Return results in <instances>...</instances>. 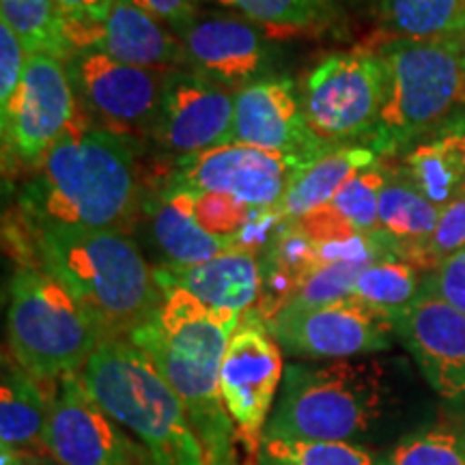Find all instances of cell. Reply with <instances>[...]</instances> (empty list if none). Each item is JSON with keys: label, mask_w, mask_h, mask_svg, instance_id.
I'll use <instances>...</instances> for the list:
<instances>
[{"label": "cell", "mask_w": 465, "mask_h": 465, "mask_svg": "<svg viewBox=\"0 0 465 465\" xmlns=\"http://www.w3.org/2000/svg\"><path fill=\"white\" fill-rule=\"evenodd\" d=\"M386 100L366 141L377 155L411 149L465 106V37L383 39Z\"/></svg>", "instance_id": "8992f818"}, {"label": "cell", "mask_w": 465, "mask_h": 465, "mask_svg": "<svg viewBox=\"0 0 465 465\" xmlns=\"http://www.w3.org/2000/svg\"><path fill=\"white\" fill-rule=\"evenodd\" d=\"M311 160L229 143L174 160L164 188L218 192L250 207L281 205L284 194Z\"/></svg>", "instance_id": "7c38bea8"}, {"label": "cell", "mask_w": 465, "mask_h": 465, "mask_svg": "<svg viewBox=\"0 0 465 465\" xmlns=\"http://www.w3.org/2000/svg\"><path fill=\"white\" fill-rule=\"evenodd\" d=\"M422 287L424 284L418 281V267L401 259H386L366 265L360 272L353 295L394 323V319L420 298Z\"/></svg>", "instance_id": "83f0119b"}, {"label": "cell", "mask_w": 465, "mask_h": 465, "mask_svg": "<svg viewBox=\"0 0 465 465\" xmlns=\"http://www.w3.org/2000/svg\"><path fill=\"white\" fill-rule=\"evenodd\" d=\"M86 392L155 465H207L183 401L130 339H106L80 371Z\"/></svg>", "instance_id": "277c9868"}, {"label": "cell", "mask_w": 465, "mask_h": 465, "mask_svg": "<svg viewBox=\"0 0 465 465\" xmlns=\"http://www.w3.org/2000/svg\"><path fill=\"white\" fill-rule=\"evenodd\" d=\"M375 465H465V435L446 429L410 433Z\"/></svg>", "instance_id": "4dcf8cb0"}, {"label": "cell", "mask_w": 465, "mask_h": 465, "mask_svg": "<svg viewBox=\"0 0 465 465\" xmlns=\"http://www.w3.org/2000/svg\"><path fill=\"white\" fill-rule=\"evenodd\" d=\"M375 164H380V155L366 144L332 149L322 158L308 162L293 179L281 203L284 220L295 223L315 209L332 203L342 185Z\"/></svg>", "instance_id": "d4e9b609"}, {"label": "cell", "mask_w": 465, "mask_h": 465, "mask_svg": "<svg viewBox=\"0 0 465 465\" xmlns=\"http://www.w3.org/2000/svg\"><path fill=\"white\" fill-rule=\"evenodd\" d=\"M173 33L182 42L185 69L235 93L267 78L274 61L272 33L246 15L194 14Z\"/></svg>", "instance_id": "9a60e30c"}, {"label": "cell", "mask_w": 465, "mask_h": 465, "mask_svg": "<svg viewBox=\"0 0 465 465\" xmlns=\"http://www.w3.org/2000/svg\"><path fill=\"white\" fill-rule=\"evenodd\" d=\"M44 450L58 465H155L149 452L93 401L80 375L56 383Z\"/></svg>", "instance_id": "5bb4252c"}, {"label": "cell", "mask_w": 465, "mask_h": 465, "mask_svg": "<svg viewBox=\"0 0 465 465\" xmlns=\"http://www.w3.org/2000/svg\"><path fill=\"white\" fill-rule=\"evenodd\" d=\"M56 5L65 17L69 44L78 52L84 39L108 20L114 0H56Z\"/></svg>", "instance_id": "d590c367"}, {"label": "cell", "mask_w": 465, "mask_h": 465, "mask_svg": "<svg viewBox=\"0 0 465 465\" xmlns=\"http://www.w3.org/2000/svg\"><path fill=\"white\" fill-rule=\"evenodd\" d=\"M213 3L223 5V7H237V3H240V0H213Z\"/></svg>", "instance_id": "60d3db41"}, {"label": "cell", "mask_w": 465, "mask_h": 465, "mask_svg": "<svg viewBox=\"0 0 465 465\" xmlns=\"http://www.w3.org/2000/svg\"><path fill=\"white\" fill-rule=\"evenodd\" d=\"M240 322V312L218 311L173 289L153 319L130 336L183 401L207 465H235L237 429L220 394V371Z\"/></svg>", "instance_id": "3957f363"}, {"label": "cell", "mask_w": 465, "mask_h": 465, "mask_svg": "<svg viewBox=\"0 0 465 465\" xmlns=\"http://www.w3.org/2000/svg\"><path fill=\"white\" fill-rule=\"evenodd\" d=\"M440 212L441 209L433 205L407 177L405 168L388 171L380 194L377 231L392 243L401 261L416 263L418 252L431 240L438 226Z\"/></svg>", "instance_id": "603a6c76"}, {"label": "cell", "mask_w": 465, "mask_h": 465, "mask_svg": "<svg viewBox=\"0 0 465 465\" xmlns=\"http://www.w3.org/2000/svg\"><path fill=\"white\" fill-rule=\"evenodd\" d=\"M424 289L465 315V248L441 261L424 281Z\"/></svg>", "instance_id": "8d00e7d4"}, {"label": "cell", "mask_w": 465, "mask_h": 465, "mask_svg": "<svg viewBox=\"0 0 465 465\" xmlns=\"http://www.w3.org/2000/svg\"><path fill=\"white\" fill-rule=\"evenodd\" d=\"M78 116L65 63L48 54H28L22 83L0 108L5 155L33 168Z\"/></svg>", "instance_id": "4fadbf2b"}, {"label": "cell", "mask_w": 465, "mask_h": 465, "mask_svg": "<svg viewBox=\"0 0 465 465\" xmlns=\"http://www.w3.org/2000/svg\"><path fill=\"white\" fill-rule=\"evenodd\" d=\"M257 209L218 192H194V213L199 224L212 235L231 240L232 246Z\"/></svg>", "instance_id": "d6a6232c"}, {"label": "cell", "mask_w": 465, "mask_h": 465, "mask_svg": "<svg viewBox=\"0 0 465 465\" xmlns=\"http://www.w3.org/2000/svg\"><path fill=\"white\" fill-rule=\"evenodd\" d=\"M0 465H48V461L35 455L33 450L3 449V452H0Z\"/></svg>", "instance_id": "ab89813d"}, {"label": "cell", "mask_w": 465, "mask_h": 465, "mask_svg": "<svg viewBox=\"0 0 465 465\" xmlns=\"http://www.w3.org/2000/svg\"><path fill=\"white\" fill-rule=\"evenodd\" d=\"M267 330L291 358L311 362L351 360L386 351L394 323L356 295L325 306H287L270 319Z\"/></svg>", "instance_id": "8fae6325"}, {"label": "cell", "mask_w": 465, "mask_h": 465, "mask_svg": "<svg viewBox=\"0 0 465 465\" xmlns=\"http://www.w3.org/2000/svg\"><path fill=\"white\" fill-rule=\"evenodd\" d=\"M235 95L192 69L166 74L153 141L168 153L192 155L232 143Z\"/></svg>", "instance_id": "2e32d148"}, {"label": "cell", "mask_w": 465, "mask_h": 465, "mask_svg": "<svg viewBox=\"0 0 465 465\" xmlns=\"http://www.w3.org/2000/svg\"><path fill=\"white\" fill-rule=\"evenodd\" d=\"M0 7L3 22L17 35L26 54H48L63 63L74 54L56 0H0Z\"/></svg>", "instance_id": "4316f807"}, {"label": "cell", "mask_w": 465, "mask_h": 465, "mask_svg": "<svg viewBox=\"0 0 465 465\" xmlns=\"http://www.w3.org/2000/svg\"><path fill=\"white\" fill-rule=\"evenodd\" d=\"M80 50H97L114 61L158 72H173L185 65L182 42L168 33L160 20L132 3L114 0L108 20L84 39Z\"/></svg>", "instance_id": "ffe728a7"}, {"label": "cell", "mask_w": 465, "mask_h": 465, "mask_svg": "<svg viewBox=\"0 0 465 465\" xmlns=\"http://www.w3.org/2000/svg\"><path fill=\"white\" fill-rule=\"evenodd\" d=\"M26 50L17 35L0 22V108H5L14 97L26 69Z\"/></svg>", "instance_id": "74e56055"}, {"label": "cell", "mask_w": 465, "mask_h": 465, "mask_svg": "<svg viewBox=\"0 0 465 465\" xmlns=\"http://www.w3.org/2000/svg\"><path fill=\"white\" fill-rule=\"evenodd\" d=\"M328 0H240L237 9L272 35L302 33L317 26Z\"/></svg>", "instance_id": "1f68e13d"}, {"label": "cell", "mask_w": 465, "mask_h": 465, "mask_svg": "<svg viewBox=\"0 0 465 465\" xmlns=\"http://www.w3.org/2000/svg\"><path fill=\"white\" fill-rule=\"evenodd\" d=\"M282 377V349L270 334L263 317L250 308L242 315L226 347L220 371V394L237 429V440L254 455H259Z\"/></svg>", "instance_id": "30bf717a"}, {"label": "cell", "mask_w": 465, "mask_h": 465, "mask_svg": "<svg viewBox=\"0 0 465 465\" xmlns=\"http://www.w3.org/2000/svg\"><path fill=\"white\" fill-rule=\"evenodd\" d=\"M388 401V371L377 360L291 362L263 435L360 444L386 418Z\"/></svg>", "instance_id": "5b68a950"}, {"label": "cell", "mask_w": 465, "mask_h": 465, "mask_svg": "<svg viewBox=\"0 0 465 465\" xmlns=\"http://www.w3.org/2000/svg\"><path fill=\"white\" fill-rule=\"evenodd\" d=\"M388 39L465 37V0H380Z\"/></svg>", "instance_id": "484cf974"}, {"label": "cell", "mask_w": 465, "mask_h": 465, "mask_svg": "<svg viewBox=\"0 0 465 465\" xmlns=\"http://www.w3.org/2000/svg\"><path fill=\"white\" fill-rule=\"evenodd\" d=\"M388 168L375 164L342 185L328 209L353 232H371L380 224V194Z\"/></svg>", "instance_id": "f546056e"}, {"label": "cell", "mask_w": 465, "mask_h": 465, "mask_svg": "<svg viewBox=\"0 0 465 465\" xmlns=\"http://www.w3.org/2000/svg\"><path fill=\"white\" fill-rule=\"evenodd\" d=\"M394 334L416 360L435 394L465 397V315L422 287L420 298L394 319Z\"/></svg>", "instance_id": "ac0fdd59"}, {"label": "cell", "mask_w": 465, "mask_h": 465, "mask_svg": "<svg viewBox=\"0 0 465 465\" xmlns=\"http://www.w3.org/2000/svg\"><path fill=\"white\" fill-rule=\"evenodd\" d=\"M44 383L14 358L3 360V386H0L3 449H44V431L54 399V392L50 394L45 391Z\"/></svg>", "instance_id": "cb8c5ba5"}, {"label": "cell", "mask_w": 465, "mask_h": 465, "mask_svg": "<svg viewBox=\"0 0 465 465\" xmlns=\"http://www.w3.org/2000/svg\"><path fill=\"white\" fill-rule=\"evenodd\" d=\"M78 114L93 127L127 143L153 138L168 72L114 61L97 50H78L65 61Z\"/></svg>", "instance_id": "9c48e42d"}, {"label": "cell", "mask_w": 465, "mask_h": 465, "mask_svg": "<svg viewBox=\"0 0 465 465\" xmlns=\"http://www.w3.org/2000/svg\"><path fill=\"white\" fill-rule=\"evenodd\" d=\"M153 276L162 293L182 289L203 304L240 315L254 308L261 291L259 259L237 248L196 265L162 263L153 267Z\"/></svg>", "instance_id": "d6986e66"}, {"label": "cell", "mask_w": 465, "mask_h": 465, "mask_svg": "<svg viewBox=\"0 0 465 465\" xmlns=\"http://www.w3.org/2000/svg\"><path fill=\"white\" fill-rule=\"evenodd\" d=\"M20 265H35L65 284L106 339H130L164 300L141 248L124 231L11 226Z\"/></svg>", "instance_id": "6da1fadb"}, {"label": "cell", "mask_w": 465, "mask_h": 465, "mask_svg": "<svg viewBox=\"0 0 465 465\" xmlns=\"http://www.w3.org/2000/svg\"><path fill=\"white\" fill-rule=\"evenodd\" d=\"M461 248H465V196L441 207L438 226H435L431 240L418 252L414 267L435 270L441 261Z\"/></svg>", "instance_id": "e575fe53"}, {"label": "cell", "mask_w": 465, "mask_h": 465, "mask_svg": "<svg viewBox=\"0 0 465 465\" xmlns=\"http://www.w3.org/2000/svg\"><path fill=\"white\" fill-rule=\"evenodd\" d=\"M7 336L11 358L45 383L78 375L106 341L72 291L35 265L11 276Z\"/></svg>", "instance_id": "52a82bcc"}, {"label": "cell", "mask_w": 465, "mask_h": 465, "mask_svg": "<svg viewBox=\"0 0 465 465\" xmlns=\"http://www.w3.org/2000/svg\"><path fill=\"white\" fill-rule=\"evenodd\" d=\"M259 465H375L377 457L362 444L263 435Z\"/></svg>", "instance_id": "f1b7e54d"}, {"label": "cell", "mask_w": 465, "mask_h": 465, "mask_svg": "<svg viewBox=\"0 0 465 465\" xmlns=\"http://www.w3.org/2000/svg\"><path fill=\"white\" fill-rule=\"evenodd\" d=\"M155 20H164L174 28L196 14V0H132Z\"/></svg>", "instance_id": "f35d334b"}, {"label": "cell", "mask_w": 465, "mask_h": 465, "mask_svg": "<svg viewBox=\"0 0 465 465\" xmlns=\"http://www.w3.org/2000/svg\"><path fill=\"white\" fill-rule=\"evenodd\" d=\"M405 173L440 209L465 196V106L411 147Z\"/></svg>", "instance_id": "44dd1931"}, {"label": "cell", "mask_w": 465, "mask_h": 465, "mask_svg": "<svg viewBox=\"0 0 465 465\" xmlns=\"http://www.w3.org/2000/svg\"><path fill=\"white\" fill-rule=\"evenodd\" d=\"M330 3V0H328ZM339 3H356V0H339Z\"/></svg>", "instance_id": "b9f144b4"}, {"label": "cell", "mask_w": 465, "mask_h": 465, "mask_svg": "<svg viewBox=\"0 0 465 465\" xmlns=\"http://www.w3.org/2000/svg\"><path fill=\"white\" fill-rule=\"evenodd\" d=\"M132 143L75 116L22 188L26 229H119L138 201Z\"/></svg>", "instance_id": "7a4b0ae2"}, {"label": "cell", "mask_w": 465, "mask_h": 465, "mask_svg": "<svg viewBox=\"0 0 465 465\" xmlns=\"http://www.w3.org/2000/svg\"><path fill=\"white\" fill-rule=\"evenodd\" d=\"M232 143L311 162L334 149L311 130L302 93L287 75H267L235 93Z\"/></svg>", "instance_id": "e0dca14e"}, {"label": "cell", "mask_w": 465, "mask_h": 465, "mask_svg": "<svg viewBox=\"0 0 465 465\" xmlns=\"http://www.w3.org/2000/svg\"><path fill=\"white\" fill-rule=\"evenodd\" d=\"M362 270V265L351 263H330L317 267V270L306 278L300 293L295 295V300L291 302L289 306H325L332 304V302L351 298L353 287H356V281Z\"/></svg>", "instance_id": "836d02e7"}, {"label": "cell", "mask_w": 465, "mask_h": 465, "mask_svg": "<svg viewBox=\"0 0 465 465\" xmlns=\"http://www.w3.org/2000/svg\"><path fill=\"white\" fill-rule=\"evenodd\" d=\"M149 237L166 265H196L235 248L231 240L203 229L194 213V192L185 190L164 188L151 201Z\"/></svg>", "instance_id": "7402d4cb"}, {"label": "cell", "mask_w": 465, "mask_h": 465, "mask_svg": "<svg viewBox=\"0 0 465 465\" xmlns=\"http://www.w3.org/2000/svg\"><path fill=\"white\" fill-rule=\"evenodd\" d=\"M300 93L319 141L334 149L369 141L386 100V67L375 50L334 52L306 75Z\"/></svg>", "instance_id": "ba28073f"}]
</instances>
